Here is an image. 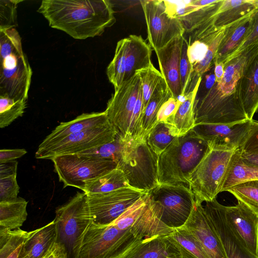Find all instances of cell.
Segmentation results:
<instances>
[{
  "label": "cell",
  "mask_w": 258,
  "mask_h": 258,
  "mask_svg": "<svg viewBox=\"0 0 258 258\" xmlns=\"http://www.w3.org/2000/svg\"><path fill=\"white\" fill-rule=\"evenodd\" d=\"M171 96V93L163 79L152 95L145 110L138 140H146L148 134L158 123L157 114L160 108Z\"/></svg>",
  "instance_id": "cell-27"
},
{
  "label": "cell",
  "mask_w": 258,
  "mask_h": 258,
  "mask_svg": "<svg viewBox=\"0 0 258 258\" xmlns=\"http://www.w3.org/2000/svg\"><path fill=\"white\" fill-rule=\"evenodd\" d=\"M170 232L156 215L148 197L143 196L111 224L92 223L76 258H121L143 241Z\"/></svg>",
  "instance_id": "cell-1"
},
{
  "label": "cell",
  "mask_w": 258,
  "mask_h": 258,
  "mask_svg": "<svg viewBox=\"0 0 258 258\" xmlns=\"http://www.w3.org/2000/svg\"><path fill=\"white\" fill-rule=\"evenodd\" d=\"M150 205L158 218L175 229L186 222L195 204V196L184 184H159L149 192Z\"/></svg>",
  "instance_id": "cell-7"
},
{
  "label": "cell",
  "mask_w": 258,
  "mask_h": 258,
  "mask_svg": "<svg viewBox=\"0 0 258 258\" xmlns=\"http://www.w3.org/2000/svg\"><path fill=\"white\" fill-rule=\"evenodd\" d=\"M122 257H121V258H122Z\"/></svg>",
  "instance_id": "cell-52"
},
{
  "label": "cell",
  "mask_w": 258,
  "mask_h": 258,
  "mask_svg": "<svg viewBox=\"0 0 258 258\" xmlns=\"http://www.w3.org/2000/svg\"><path fill=\"white\" fill-rule=\"evenodd\" d=\"M224 210L229 225L249 252L258 258V214L240 201L233 206H224Z\"/></svg>",
  "instance_id": "cell-17"
},
{
  "label": "cell",
  "mask_w": 258,
  "mask_h": 258,
  "mask_svg": "<svg viewBox=\"0 0 258 258\" xmlns=\"http://www.w3.org/2000/svg\"><path fill=\"white\" fill-rule=\"evenodd\" d=\"M252 3L256 9H258V0H252Z\"/></svg>",
  "instance_id": "cell-51"
},
{
  "label": "cell",
  "mask_w": 258,
  "mask_h": 258,
  "mask_svg": "<svg viewBox=\"0 0 258 258\" xmlns=\"http://www.w3.org/2000/svg\"><path fill=\"white\" fill-rule=\"evenodd\" d=\"M37 12L51 27L79 40L100 36L116 22L107 0H43Z\"/></svg>",
  "instance_id": "cell-3"
},
{
  "label": "cell",
  "mask_w": 258,
  "mask_h": 258,
  "mask_svg": "<svg viewBox=\"0 0 258 258\" xmlns=\"http://www.w3.org/2000/svg\"><path fill=\"white\" fill-rule=\"evenodd\" d=\"M138 72L141 79L143 108L145 111L152 95L164 78L160 72L154 67L153 63Z\"/></svg>",
  "instance_id": "cell-37"
},
{
  "label": "cell",
  "mask_w": 258,
  "mask_h": 258,
  "mask_svg": "<svg viewBox=\"0 0 258 258\" xmlns=\"http://www.w3.org/2000/svg\"><path fill=\"white\" fill-rule=\"evenodd\" d=\"M175 137L170 134L168 128L163 122H159L148 134L146 142L154 153L159 156Z\"/></svg>",
  "instance_id": "cell-39"
},
{
  "label": "cell",
  "mask_w": 258,
  "mask_h": 258,
  "mask_svg": "<svg viewBox=\"0 0 258 258\" xmlns=\"http://www.w3.org/2000/svg\"><path fill=\"white\" fill-rule=\"evenodd\" d=\"M244 109L249 120L258 110V45L246 60L240 80Z\"/></svg>",
  "instance_id": "cell-21"
},
{
  "label": "cell",
  "mask_w": 258,
  "mask_h": 258,
  "mask_svg": "<svg viewBox=\"0 0 258 258\" xmlns=\"http://www.w3.org/2000/svg\"><path fill=\"white\" fill-rule=\"evenodd\" d=\"M29 232L0 227V258H19Z\"/></svg>",
  "instance_id": "cell-33"
},
{
  "label": "cell",
  "mask_w": 258,
  "mask_h": 258,
  "mask_svg": "<svg viewBox=\"0 0 258 258\" xmlns=\"http://www.w3.org/2000/svg\"><path fill=\"white\" fill-rule=\"evenodd\" d=\"M210 149L208 143L192 130L175 137L158 156L159 184L188 186V178Z\"/></svg>",
  "instance_id": "cell-4"
},
{
  "label": "cell",
  "mask_w": 258,
  "mask_h": 258,
  "mask_svg": "<svg viewBox=\"0 0 258 258\" xmlns=\"http://www.w3.org/2000/svg\"><path fill=\"white\" fill-rule=\"evenodd\" d=\"M32 76L16 28L0 29V95L27 100Z\"/></svg>",
  "instance_id": "cell-5"
},
{
  "label": "cell",
  "mask_w": 258,
  "mask_h": 258,
  "mask_svg": "<svg viewBox=\"0 0 258 258\" xmlns=\"http://www.w3.org/2000/svg\"><path fill=\"white\" fill-rule=\"evenodd\" d=\"M258 43V9L253 13L252 23L250 32L238 49L230 55L223 62L237 56L247 47Z\"/></svg>",
  "instance_id": "cell-44"
},
{
  "label": "cell",
  "mask_w": 258,
  "mask_h": 258,
  "mask_svg": "<svg viewBox=\"0 0 258 258\" xmlns=\"http://www.w3.org/2000/svg\"><path fill=\"white\" fill-rule=\"evenodd\" d=\"M187 54L192 67L202 61L208 50V45L203 39L196 38L188 39Z\"/></svg>",
  "instance_id": "cell-42"
},
{
  "label": "cell",
  "mask_w": 258,
  "mask_h": 258,
  "mask_svg": "<svg viewBox=\"0 0 258 258\" xmlns=\"http://www.w3.org/2000/svg\"><path fill=\"white\" fill-rule=\"evenodd\" d=\"M238 151L247 153H258V121L251 120L248 135Z\"/></svg>",
  "instance_id": "cell-45"
},
{
  "label": "cell",
  "mask_w": 258,
  "mask_h": 258,
  "mask_svg": "<svg viewBox=\"0 0 258 258\" xmlns=\"http://www.w3.org/2000/svg\"><path fill=\"white\" fill-rule=\"evenodd\" d=\"M235 151L210 149L188 179L196 202L211 201L222 192L229 163Z\"/></svg>",
  "instance_id": "cell-8"
},
{
  "label": "cell",
  "mask_w": 258,
  "mask_h": 258,
  "mask_svg": "<svg viewBox=\"0 0 258 258\" xmlns=\"http://www.w3.org/2000/svg\"><path fill=\"white\" fill-rule=\"evenodd\" d=\"M184 35L174 38L163 47L154 50L160 73L175 98L181 97L180 61Z\"/></svg>",
  "instance_id": "cell-19"
},
{
  "label": "cell",
  "mask_w": 258,
  "mask_h": 258,
  "mask_svg": "<svg viewBox=\"0 0 258 258\" xmlns=\"http://www.w3.org/2000/svg\"><path fill=\"white\" fill-rule=\"evenodd\" d=\"M141 88L138 72L124 82L108 100L105 112L117 134L125 140L131 138V126L134 110Z\"/></svg>",
  "instance_id": "cell-12"
},
{
  "label": "cell",
  "mask_w": 258,
  "mask_h": 258,
  "mask_svg": "<svg viewBox=\"0 0 258 258\" xmlns=\"http://www.w3.org/2000/svg\"><path fill=\"white\" fill-rule=\"evenodd\" d=\"M146 193L125 187L106 193L87 194L92 223L100 226L111 224Z\"/></svg>",
  "instance_id": "cell-13"
},
{
  "label": "cell",
  "mask_w": 258,
  "mask_h": 258,
  "mask_svg": "<svg viewBox=\"0 0 258 258\" xmlns=\"http://www.w3.org/2000/svg\"><path fill=\"white\" fill-rule=\"evenodd\" d=\"M183 227L198 239L209 258H226L221 241L202 204L195 201L191 214Z\"/></svg>",
  "instance_id": "cell-18"
},
{
  "label": "cell",
  "mask_w": 258,
  "mask_h": 258,
  "mask_svg": "<svg viewBox=\"0 0 258 258\" xmlns=\"http://www.w3.org/2000/svg\"><path fill=\"white\" fill-rule=\"evenodd\" d=\"M27 107V100L0 95V127L4 128L22 116Z\"/></svg>",
  "instance_id": "cell-36"
},
{
  "label": "cell",
  "mask_w": 258,
  "mask_h": 258,
  "mask_svg": "<svg viewBox=\"0 0 258 258\" xmlns=\"http://www.w3.org/2000/svg\"><path fill=\"white\" fill-rule=\"evenodd\" d=\"M116 134L114 127L108 122L71 135L55 143L38 147L35 157L51 160L57 156L78 154L113 141Z\"/></svg>",
  "instance_id": "cell-11"
},
{
  "label": "cell",
  "mask_w": 258,
  "mask_h": 258,
  "mask_svg": "<svg viewBox=\"0 0 258 258\" xmlns=\"http://www.w3.org/2000/svg\"><path fill=\"white\" fill-rule=\"evenodd\" d=\"M130 141L124 140L116 134L113 141L78 154L110 159L115 162L118 165L123 156Z\"/></svg>",
  "instance_id": "cell-35"
},
{
  "label": "cell",
  "mask_w": 258,
  "mask_h": 258,
  "mask_svg": "<svg viewBox=\"0 0 258 258\" xmlns=\"http://www.w3.org/2000/svg\"><path fill=\"white\" fill-rule=\"evenodd\" d=\"M255 10L225 27L214 63L224 62L241 45L250 32Z\"/></svg>",
  "instance_id": "cell-22"
},
{
  "label": "cell",
  "mask_w": 258,
  "mask_h": 258,
  "mask_svg": "<svg viewBox=\"0 0 258 258\" xmlns=\"http://www.w3.org/2000/svg\"><path fill=\"white\" fill-rule=\"evenodd\" d=\"M157 156L146 140H130L117 167L130 187L149 192L159 185Z\"/></svg>",
  "instance_id": "cell-9"
},
{
  "label": "cell",
  "mask_w": 258,
  "mask_h": 258,
  "mask_svg": "<svg viewBox=\"0 0 258 258\" xmlns=\"http://www.w3.org/2000/svg\"><path fill=\"white\" fill-rule=\"evenodd\" d=\"M109 122L104 111L83 113L73 120L61 122L48 136L39 147H43L61 141L76 133L98 127Z\"/></svg>",
  "instance_id": "cell-20"
},
{
  "label": "cell",
  "mask_w": 258,
  "mask_h": 258,
  "mask_svg": "<svg viewBox=\"0 0 258 258\" xmlns=\"http://www.w3.org/2000/svg\"><path fill=\"white\" fill-rule=\"evenodd\" d=\"M19 189L17 174L0 178V202L17 198Z\"/></svg>",
  "instance_id": "cell-43"
},
{
  "label": "cell",
  "mask_w": 258,
  "mask_h": 258,
  "mask_svg": "<svg viewBox=\"0 0 258 258\" xmlns=\"http://www.w3.org/2000/svg\"><path fill=\"white\" fill-rule=\"evenodd\" d=\"M21 0H0V29L16 28L17 9Z\"/></svg>",
  "instance_id": "cell-41"
},
{
  "label": "cell",
  "mask_w": 258,
  "mask_h": 258,
  "mask_svg": "<svg viewBox=\"0 0 258 258\" xmlns=\"http://www.w3.org/2000/svg\"><path fill=\"white\" fill-rule=\"evenodd\" d=\"M251 124V120L230 124L200 123L195 124L192 130L211 148L237 151L246 139Z\"/></svg>",
  "instance_id": "cell-15"
},
{
  "label": "cell",
  "mask_w": 258,
  "mask_h": 258,
  "mask_svg": "<svg viewBox=\"0 0 258 258\" xmlns=\"http://www.w3.org/2000/svg\"><path fill=\"white\" fill-rule=\"evenodd\" d=\"M214 64V73L215 82L219 83L222 80L224 73V64L223 62L215 63Z\"/></svg>",
  "instance_id": "cell-50"
},
{
  "label": "cell",
  "mask_w": 258,
  "mask_h": 258,
  "mask_svg": "<svg viewBox=\"0 0 258 258\" xmlns=\"http://www.w3.org/2000/svg\"><path fill=\"white\" fill-rule=\"evenodd\" d=\"M166 237L178 250L179 258H209L198 239L183 226Z\"/></svg>",
  "instance_id": "cell-28"
},
{
  "label": "cell",
  "mask_w": 258,
  "mask_h": 258,
  "mask_svg": "<svg viewBox=\"0 0 258 258\" xmlns=\"http://www.w3.org/2000/svg\"><path fill=\"white\" fill-rule=\"evenodd\" d=\"M258 180V168L249 165L242 160L239 151L233 154L226 174L222 192L250 181Z\"/></svg>",
  "instance_id": "cell-30"
},
{
  "label": "cell",
  "mask_w": 258,
  "mask_h": 258,
  "mask_svg": "<svg viewBox=\"0 0 258 258\" xmlns=\"http://www.w3.org/2000/svg\"><path fill=\"white\" fill-rule=\"evenodd\" d=\"M183 98H175L170 97L161 106L157 114V123L164 122L168 118L173 116L182 101Z\"/></svg>",
  "instance_id": "cell-46"
},
{
  "label": "cell",
  "mask_w": 258,
  "mask_h": 258,
  "mask_svg": "<svg viewBox=\"0 0 258 258\" xmlns=\"http://www.w3.org/2000/svg\"><path fill=\"white\" fill-rule=\"evenodd\" d=\"M203 207L208 219L221 241L226 258H256L249 252L228 224L224 205L214 199L206 202Z\"/></svg>",
  "instance_id": "cell-16"
},
{
  "label": "cell",
  "mask_w": 258,
  "mask_h": 258,
  "mask_svg": "<svg viewBox=\"0 0 258 258\" xmlns=\"http://www.w3.org/2000/svg\"><path fill=\"white\" fill-rule=\"evenodd\" d=\"M54 170L63 187L73 186L84 191L86 183L117 168L113 160L79 154L52 158Z\"/></svg>",
  "instance_id": "cell-10"
},
{
  "label": "cell",
  "mask_w": 258,
  "mask_h": 258,
  "mask_svg": "<svg viewBox=\"0 0 258 258\" xmlns=\"http://www.w3.org/2000/svg\"><path fill=\"white\" fill-rule=\"evenodd\" d=\"M18 162L16 160L0 163V178L16 174Z\"/></svg>",
  "instance_id": "cell-48"
},
{
  "label": "cell",
  "mask_w": 258,
  "mask_h": 258,
  "mask_svg": "<svg viewBox=\"0 0 258 258\" xmlns=\"http://www.w3.org/2000/svg\"><path fill=\"white\" fill-rule=\"evenodd\" d=\"M227 191L258 214V180L235 185Z\"/></svg>",
  "instance_id": "cell-38"
},
{
  "label": "cell",
  "mask_w": 258,
  "mask_h": 258,
  "mask_svg": "<svg viewBox=\"0 0 258 258\" xmlns=\"http://www.w3.org/2000/svg\"><path fill=\"white\" fill-rule=\"evenodd\" d=\"M258 45L254 44L237 56L225 62L220 82L215 83L195 105V124H230L248 120L243 105L240 80L247 59Z\"/></svg>",
  "instance_id": "cell-2"
},
{
  "label": "cell",
  "mask_w": 258,
  "mask_h": 258,
  "mask_svg": "<svg viewBox=\"0 0 258 258\" xmlns=\"http://www.w3.org/2000/svg\"><path fill=\"white\" fill-rule=\"evenodd\" d=\"M140 3L145 15L149 44L154 50L184 35L181 22L166 13L163 1L143 0Z\"/></svg>",
  "instance_id": "cell-14"
},
{
  "label": "cell",
  "mask_w": 258,
  "mask_h": 258,
  "mask_svg": "<svg viewBox=\"0 0 258 258\" xmlns=\"http://www.w3.org/2000/svg\"><path fill=\"white\" fill-rule=\"evenodd\" d=\"M187 40L184 37L180 61V75L181 87V97L190 91L192 81L193 68L189 61L187 54Z\"/></svg>",
  "instance_id": "cell-40"
},
{
  "label": "cell",
  "mask_w": 258,
  "mask_h": 258,
  "mask_svg": "<svg viewBox=\"0 0 258 258\" xmlns=\"http://www.w3.org/2000/svg\"><path fill=\"white\" fill-rule=\"evenodd\" d=\"M28 202L21 197L0 202V227L20 228L27 219Z\"/></svg>",
  "instance_id": "cell-31"
},
{
  "label": "cell",
  "mask_w": 258,
  "mask_h": 258,
  "mask_svg": "<svg viewBox=\"0 0 258 258\" xmlns=\"http://www.w3.org/2000/svg\"><path fill=\"white\" fill-rule=\"evenodd\" d=\"M127 47V38L118 41L116 46L114 57L107 68L106 74L109 82L114 86V91L116 90L123 82Z\"/></svg>",
  "instance_id": "cell-34"
},
{
  "label": "cell",
  "mask_w": 258,
  "mask_h": 258,
  "mask_svg": "<svg viewBox=\"0 0 258 258\" xmlns=\"http://www.w3.org/2000/svg\"><path fill=\"white\" fill-rule=\"evenodd\" d=\"M126 38L127 47L123 82L131 79L138 71L152 64V49L142 36L130 35Z\"/></svg>",
  "instance_id": "cell-25"
},
{
  "label": "cell",
  "mask_w": 258,
  "mask_h": 258,
  "mask_svg": "<svg viewBox=\"0 0 258 258\" xmlns=\"http://www.w3.org/2000/svg\"><path fill=\"white\" fill-rule=\"evenodd\" d=\"M122 258H179V253L163 235L143 241Z\"/></svg>",
  "instance_id": "cell-26"
},
{
  "label": "cell",
  "mask_w": 258,
  "mask_h": 258,
  "mask_svg": "<svg viewBox=\"0 0 258 258\" xmlns=\"http://www.w3.org/2000/svg\"><path fill=\"white\" fill-rule=\"evenodd\" d=\"M24 149H1L0 150V163L15 161L27 153Z\"/></svg>",
  "instance_id": "cell-47"
},
{
  "label": "cell",
  "mask_w": 258,
  "mask_h": 258,
  "mask_svg": "<svg viewBox=\"0 0 258 258\" xmlns=\"http://www.w3.org/2000/svg\"><path fill=\"white\" fill-rule=\"evenodd\" d=\"M125 187L130 186L123 172L117 167L97 178L87 182L83 192L87 194H103Z\"/></svg>",
  "instance_id": "cell-32"
},
{
  "label": "cell",
  "mask_w": 258,
  "mask_h": 258,
  "mask_svg": "<svg viewBox=\"0 0 258 258\" xmlns=\"http://www.w3.org/2000/svg\"><path fill=\"white\" fill-rule=\"evenodd\" d=\"M202 78L198 79L195 87L184 96L174 115L163 122L174 137L185 135L195 125V105Z\"/></svg>",
  "instance_id": "cell-24"
},
{
  "label": "cell",
  "mask_w": 258,
  "mask_h": 258,
  "mask_svg": "<svg viewBox=\"0 0 258 258\" xmlns=\"http://www.w3.org/2000/svg\"><path fill=\"white\" fill-rule=\"evenodd\" d=\"M54 221L56 242L64 246L68 258H76L84 234L93 222L87 194L78 192L69 202L58 207Z\"/></svg>",
  "instance_id": "cell-6"
},
{
  "label": "cell",
  "mask_w": 258,
  "mask_h": 258,
  "mask_svg": "<svg viewBox=\"0 0 258 258\" xmlns=\"http://www.w3.org/2000/svg\"><path fill=\"white\" fill-rule=\"evenodd\" d=\"M255 9L252 0H223L215 15L214 25L226 27Z\"/></svg>",
  "instance_id": "cell-29"
},
{
  "label": "cell",
  "mask_w": 258,
  "mask_h": 258,
  "mask_svg": "<svg viewBox=\"0 0 258 258\" xmlns=\"http://www.w3.org/2000/svg\"><path fill=\"white\" fill-rule=\"evenodd\" d=\"M238 151L243 162L249 165L258 168V153H247Z\"/></svg>",
  "instance_id": "cell-49"
},
{
  "label": "cell",
  "mask_w": 258,
  "mask_h": 258,
  "mask_svg": "<svg viewBox=\"0 0 258 258\" xmlns=\"http://www.w3.org/2000/svg\"><path fill=\"white\" fill-rule=\"evenodd\" d=\"M57 241L54 220L47 224L29 231L19 258H43Z\"/></svg>",
  "instance_id": "cell-23"
}]
</instances>
